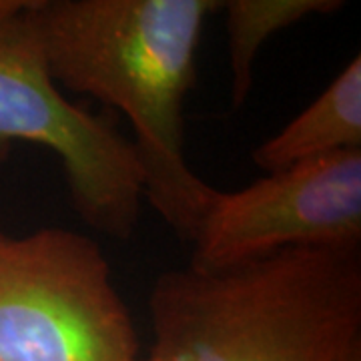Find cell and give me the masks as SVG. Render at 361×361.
<instances>
[{"instance_id": "cell-1", "label": "cell", "mask_w": 361, "mask_h": 361, "mask_svg": "<svg viewBox=\"0 0 361 361\" xmlns=\"http://www.w3.org/2000/svg\"><path fill=\"white\" fill-rule=\"evenodd\" d=\"M215 0H35L30 16L61 89L129 118L145 199L177 237L191 241L215 187L185 157L183 106Z\"/></svg>"}, {"instance_id": "cell-3", "label": "cell", "mask_w": 361, "mask_h": 361, "mask_svg": "<svg viewBox=\"0 0 361 361\" xmlns=\"http://www.w3.org/2000/svg\"><path fill=\"white\" fill-rule=\"evenodd\" d=\"M35 0H0V165L14 142L59 157L73 207L92 231L129 239L145 179L137 151L115 123L71 103L54 82L30 16Z\"/></svg>"}, {"instance_id": "cell-5", "label": "cell", "mask_w": 361, "mask_h": 361, "mask_svg": "<svg viewBox=\"0 0 361 361\" xmlns=\"http://www.w3.org/2000/svg\"><path fill=\"white\" fill-rule=\"evenodd\" d=\"M191 267L225 269L285 249H360L361 149L217 189L193 239Z\"/></svg>"}, {"instance_id": "cell-6", "label": "cell", "mask_w": 361, "mask_h": 361, "mask_svg": "<svg viewBox=\"0 0 361 361\" xmlns=\"http://www.w3.org/2000/svg\"><path fill=\"white\" fill-rule=\"evenodd\" d=\"M361 149V59H351L315 101L253 151L267 173Z\"/></svg>"}, {"instance_id": "cell-7", "label": "cell", "mask_w": 361, "mask_h": 361, "mask_svg": "<svg viewBox=\"0 0 361 361\" xmlns=\"http://www.w3.org/2000/svg\"><path fill=\"white\" fill-rule=\"evenodd\" d=\"M341 0H227L221 2L231 65V101L243 106L261 47L273 35L311 16L341 11Z\"/></svg>"}, {"instance_id": "cell-2", "label": "cell", "mask_w": 361, "mask_h": 361, "mask_svg": "<svg viewBox=\"0 0 361 361\" xmlns=\"http://www.w3.org/2000/svg\"><path fill=\"white\" fill-rule=\"evenodd\" d=\"M142 361H361L360 249H285L163 273Z\"/></svg>"}, {"instance_id": "cell-4", "label": "cell", "mask_w": 361, "mask_h": 361, "mask_svg": "<svg viewBox=\"0 0 361 361\" xmlns=\"http://www.w3.org/2000/svg\"><path fill=\"white\" fill-rule=\"evenodd\" d=\"M0 361H142L133 315L92 237L0 229Z\"/></svg>"}]
</instances>
